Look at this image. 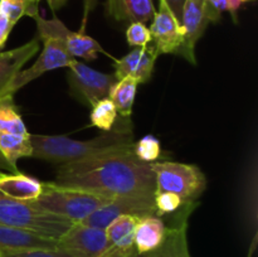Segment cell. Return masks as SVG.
Here are the masks:
<instances>
[{
	"mask_svg": "<svg viewBox=\"0 0 258 257\" xmlns=\"http://www.w3.org/2000/svg\"><path fill=\"white\" fill-rule=\"evenodd\" d=\"M53 183L103 196L155 194V175L150 164L134 155L133 146L58 166Z\"/></svg>",
	"mask_w": 258,
	"mask_h": 257,
	"instance_id": "1",
	"label": "cell"
},
{
	"mask_svg": "<svg viewBox=\"0 0 258 257\" xmlns=\"http://www.w3.org/2000/svg\"><path fill=\"white\" fill-rule=\"evenodd\" d=\"M32 156L49 163L68 164L102 155L111 151L123 150L134 145L131 126L120 125L90 140H75L63 135H30Z\"/></svg>",
	"mask_w": 258,
	"mask_h": 257,
	"instance_id": "2",
	"label": "cell"
},
{
	"mask_svg": "<svg viewBox=\"0 0 258 257\" xmlns=\"http://www.w3.org/2000/svg\"><path fill=\"white\" fill-rule=\"evenodd\" d=\"M111 199V197L95 191L60 186L53 181H48L43 183L42 194L30 203L42 211L78 223L108 203Z\"/></svg>",
	"mask_w": 258,
	"mask_h": 257,
	"instance_id": "3",
	"label": "cell"
},
{
	"mask_svg": "<svg viewBox=\"0 0 258 257\" xmlns=\"http://www.w3.org/2000/svg\"><path fill=\"white\" fill-rule=\"evenodd\" d=\"M0 224L58 239L75 223L67 218L42 211L30 202H20L0 193Z\"/></svg>",
	"mask_w": 258,
	"mask_h": 257,
	"instance_id": "4",
	"label": "cell"
},
{
	"mask_svg": "<svg viewBox=\"0 0 258 257\" xmlns=\"http://www.w3.org/2000/svg\"><path fill=\"white\" fill-rule=\"evenodd\" d=\"M150 166L155 175V191H173L188 203L197 202L206 190L207 178L197 165L164 160Z\"/></svg>",
	"mask_w": 258,
	"mask_h": 257,
	"instance_id": "5",
	"label": "cell"
},
{
	"mask_svg": "<svg viewBox=\"0 0 258 257\" xmlns=\"http://www.w3.org/2000/svg\"><path fill=\"white\" fill-rule=\"evenodd\" d=\"M33 19L35 20V24H37L38 38H55L62 43L66 50L73 58L78 57L83 58L85 60H95L98 53L108 55V53L103 49L102 45L97 40L85 34V30L81 29L80 32H72L55 15H53L52 19H45V18L40 17L38 13L35 17H33Z\"/></svg>",
	"mask_w": 258,
	"mask_h": 257,
	"instance_id": "6",
	"label": "cell"
},
{
	"mask_svg": "<svg viewBox=\"0 0 258 257\" xmlns=\"http://www.w3.org/2000/svg\"><path fill=\"white\" fill-rule=\"evenodd\" d=\"M116 81L113 75L98 72L76 58L68 67L67 82L71 95L91 107L97 101L108 97Z\"/></svg>",
	"mask_w": 258,
	"mask_h": 257,
	"instance_id": "7",
	"label": "cell"
},
{
	"mask_svg": "<svg viewBox=\"0 0 258 257\" xmlns=\"http://www.w3.org/2000/svg\"><path fill=\"white\" fill-rule=\"evenodd\" d=\"M155 194H141V196H121L115 197L108 203L93 212L91 216L83 219L85 226L96 227V228L106 229L108 224L121 216H136L143 217L149 214H155L156 209L154 203Z\"/></svg>",
	"mask_w": 258,
	"mask_h": 257,
	"instance_id": "8",
	"label": "cell"
},
{
	"mask_svg": "<svg viewBox=\"0 0 258 257\" xmlns=\"http://www.w3.org/2000/svg\"><path fill=\"white\" fill-rule=\"evenodd\" d=\"M43 42V49L39 57L28 70L20 71L17 73L14 80L10 83L7 91L8 97L14 96L17 91H19L23 86L28 85L32 81L39 78L43 73L49 71L57 70V68H68L75 58L66 50L62 43L52 37H40L38 38Z\"/></svg>",
	"mask_w": 258,
	"mask_h": 257,
	"instance_id": "9",
	"label": "cell"
},
{
	"mask_svg": "<svg viewBox=\"0 0 258 257\" xmlns=\"http://www.w3.org/2000/svg\"><path fill=\"white\" fill-rule=\"evenodd\" d=\"M211 22L206 0H185L180 20L184 34L183 44L176 54L196 66V45Z\"/></svg>",
	"mask_w": 258,
	"mask_h": 257,
	"instance_id": "10",
	"label": "cell"
},
{
	"mask_svg": "<svg viewBox=\"0 0 258 257\" xmlns=\"http://www.w3.org/2000/svg\"><path fill=\"white\" fill-rule=\"evenodd\" d=\"M107 247L105 229L75 223L60 238L58 248L71 257H100Z\"/></svg>",
	"mask_w": 258,
	"mask_h": 257,
	"instance_id": "11",
	"label": "cell"
},
{
	"mask_svg": "<svg viewBox=\"0 0 258 257\" xmlns=\"http://www.w3.org/2000/svg\"><path fill=\"white\" fill-rule=\"evenodd\" d=\"M198 202H188L179 209L178 214L166 227L165 238L158 248L135 257H190L188 246V219Z\"/></svg>",
	"mask_w": 258,
	"mask_h": 257,
	"instance_id": "12",
	"label": "cell"
},
{
	"mask_svg": "<svg viewBox=\"0 0 258 257\" xmlns=\"http://www.w3.org/2000/svg\"><path fill=\"white\" fill-rule=\"evenodd\" d=\"M149 29L159 54L178 53L183 44V29L165 0H159V10L154 13L153 23Z\"/></svg>",
	"mask_w": 258,
	"mask_h": 257,
	"instance_id": "13",
	"label": "cell"
},
{
	"mask_svg": "<svg viewBox=\"0 0 258 257\" xmlns=\"http://www.w3.org/2000/svg\"><path fill=\"white\" fill-rule=\"evenodd\" d=\"M155 47H136L120 59L115 60V76L116 80L123 77H133L136 82L146 83L151 80L155 62L159 57Z\"/></svg>",
	"mask_w": 258,
	"mask_h": 257,
	"instance_id": "14",
	"label": "cell"
},
{
	"mask_svg": "<svg viewBox=\"0 0 258 257\" xmlns=\"http://www.w3.org/2000/svg\"><path fill=\"white\" fill-rule=\"evenodd\" d=\"M39 42L38 38H34L20 47L0 53V103L13 100L12 97H8V88L17 73L22 71L23 66L37 54Z\"/></svg>",
	"mask_w": 258,
	"mask_h": 257,
	"instance_id": "15",
	"label": "cell"
},
{
	"mask_svg": "<svg viewBox=\"0 0 258 257\" xmlns=\"http://www.w3.org/2000/svg\"><path fill=\"white\" fill-rule=\"evenodd\" d=\"M55 248H58V239L27 229L0 224V252Z\"/></svg>",
	"mask_w": 258,
	"mask_h": 257,
	"instance_id": "16",
	"label": "cell"
},
{
	"mask_svg": "<svg viewBox=\"0 0 258 257\" xmlns=\"http://www.w3.org/2000/svg\"><path fill=\"white\" fill-rule=\"evenodd\" d=\"M139 217L121 216L107 226V248L127 257H135L136 248L134 244V231Z\"/></svg>",
	"mask_w": 258,
	"mask_h": 257,
	"instance_id": "17",
	"label": "cell"
},
{
	"mask_svg": "<svg viewBox=\"0 0 258 257\" xmlns=\"http://www.w3.org/2000/svg\"><path fill=\"white\" fill-rule=\"evenodd\" d=\"M166 233V224L161 217L155 214L139 217L134 231V244L136 253H145L158 248L163 243Z\"/></svg>",
	"mask_w": 258,
	"mask_h": 257,
	"instance_id": "18",
	"label": "cell"
},
{
	"mask_svg": "<svg viewBox=\"0 0 258 257\" xmlns=\"http://www.w3.org/2000/svg\"><path fill=\"white\" fill-rule=\"evenodd\" d=\"M43 183L22 173L0 174V193L20 202H33L42 194Z\"/></svg>",
	"mask_w": 258,
	"mask_h": 257,
	"instance_id": "19",
	"label": "cell"
},
{
	"mask_svg": "<svg viewBox=\"0 0 258 257\" xmlns=\"http://www.w3.org/2000/svg\"><path fill=\"white\" fill-rule=\"evenodd\" d=\"M33 148L29 135H17V134L0 133V156L5 163L19 173L17 168V161L22 158L32 156Z\"/></svg>",
	"mask_w": 258,
	"mask_h": 257,
	"instance_id": "20",
	"label": "cell"
},
{
	"mask_svg": "<svg viewBox=\"0 0 258 257\" xmlns=\"http://www.w3.org/2000/svg\"><path fill=\"white\" fill-rule=\"evenodd\" d=\"M138 86L139 83L133 77H123L116 81L115 85L111 87L108 98L112 101L118 115L123 118H128L131 116Z\"/></svg>",
	"mask_w": 258,
	"mask_h": 257,
	"instance_id": "21",
	"label": "cell"
},
{
	"mask_svg": "<svg viewBox=\"0 0 258 257\" xmlns=\"http://www.w3.org/2000/svg\"><path fill=\"white\" fill-rule=\"evenodd\" d=\"M0 133L29 135L22 116L13 105V100L0 103Z\"/></svg>",
	"mask_w": 258,
	"mask_h": 257,
	"instance_id": "22",
	"label": "cell"
},
{
	"mask_svg": "<svg viewBox=\"0 0 258 257\" xmlns=\"http://www.w3.org/2000/svg\"><path fill=\"white\" fill-rule=\"evenodd\" d=\"M117 111L108 97L97 101L91 111V125L102 131H110L117 120Z\"/></svg>",
	"mask_w": 258,
	"mask_h": 257,
	"instance_id": "23",
	"label": "cell"
},
{
	"mask_svg": "<svg viewBox=\"0 0 258 257\" xmlns=\"http://www.w3.org/2000/svg\"><path fill=\"white\" fill-rule=\"evenodd\" d=\"M121 10L123 19L144 24L153 19L155 13L153 0H121Z\"/></svg>",
	"mask_w": 258,
	"mask_h": 257,
	"instance_id": "24",
	"label": "cell"
},
{
	"mask_svg": "<svg viewBox=\"0 0 258 257\" xmlns=\"http://www.w3.org/2000/svg\"><path fill=\"white\" fill-rule=\"evenodd\" d=\"M0 12L13 23L17 24L24 15L33 18L38 14V4L32 0H2Z\"/></svg>",
	"mask_w": 258,
	"mask_h": 257,
	"instance_id": "25",
	"label": "cell"
},
{
	"mask_svg": "<svg viewBox=\"0 0 258 257\" xmlns=\"http://www.w3.org/2000/svg\"><path fill=\"white\" fill-rule=\"evenodd\" d=\"M134 155L143 163H155L161 155V145L159 139L154 135H145L140 140L134 143Z\"/></svg>",
	"mask_w": 258,
	"mask_h": 257,
	"instance_id": "26",
	"label": "cell"
},
{
	"mask_svg": "<svg viewBox=\"0 0 258 257\" xmlns=\"http://www.w3.org/2000/svg\"><path fill=\"white\" fill-rule=\"evenodd\" d=\"M154 203L158 217L175 213L185 204L183 199L173 191H155Z\"/></svg>",
	"mask_w": 258,
	"mask_h": 257,
	"instance_id": "27",
	"label": "cell"
},
{
	"mask_svg": "<svg viewBox=\"0 0 258 257\" xmlns=\"http://www.w3.org/2000/svg\"><path fill=\"white\" fill-rule=\"evenodd\" d=\"M126 40L131 47H146L153 38L150 29L144 23L134 22L126 29Z\"/></svg>",
	"mask_w": 258,
	"mask_h": 257,
	"instance_id": "28",
	"label": "cell"
},
{
	"mask_svg": "<svg viewBox=\"0 0 258 257\" xmlns=\"http://www.w3.org/2000/svg\"><path fill=\"white\" fill-rule=\"evenodd\" d=\"M206 4L212 22H217L223 12L231 13L234 22H237L236 13L241 7L242 2L241 0H206Z\"/></svg>",
	"mask_w": 258,
	"mask_h": 257,
	"instance_id": "29",
	"label": "cell"
},
{
	"mask_svg": "<svg viewBox=\"0 0 258 257\" xmlns=\"http://www.w3.org/2000/svg\"><path fill=\"white\" fill-rule=\"evenodd\" d=\"M2 257H71L60 248L55 249H24V251L0 252Z\"/></svg>",
	"mask_w": 258,
	"mask_h": 257,
	"instance_id": "30",
	"label": "cell"
},
{
	"mask_svg": "<svg viewBox=\"0 0 258 257\" xmlns=\"http://www.w3.org/2000/svg\"><path fill=\"white\" fill-rule=\"evenodd\" d=\"M13 27H14V24L0 12V48H2L3 45L5 44V42H7Z\"/></svg>",
	"mask_w": 258,
	"mask_h": 257,
	"instance_id": "31",
	"label": "cell"
},
{
	"mask_svg": "<svg viewBox=\"0 0 258 257\" xmlns=\"http://www.w3.org/2000/svg\"><path fill=\"white\" fill-rule=\"evenodd\" d=\"M107 13L117 20H122V10H121V0H107Z\"/></svg>",
	"mask_w": 258,
	"mask_h": 257,
	"instance_id": "32",
	"label": "cell"
},
{
	"mask_svg": "<svg viewBox=\"0 0 258 257\" xmlns=\"http://www.w3.org/2000/svg\"><path fill=\"white\" fill-rule=\"evenodd\" d=\"M166 4L169 5V8L171 9L173 14L175 15L176 19L179 20L180 23L181 20V12H183V7H184V3L185 0H165Z\"/></svg>",
	"mask_w": 258,
	"mask_h": 257,
	"instance_id": "33",
	"label": "cell"
},
{
	"mask_svg": "<svg viewBox=\"0 0 258 257\" xmlns=\"http://www.w3.org/2000/svg\"><path fill=\"white\" fill-rule=\"evenodd\" d=\"M83 3H85V14H83V23H82V28L81 29L85 30V27H86V22H87V17L88 14H90L91 10L95 8L96 3H97V0H83Z\"/></svg>",
	"mask_w": 258,
	"mask_h": 257,
	"instance_id": "34",
	"label": "cell"
},
{
	"mask_svg": "<svg viewBox=\"0 0 258 257\" xmlns=\"http://www.w3.org/2000/svg\"><path fill=\"white\" fill-rule=\"evenodd\" d=\"M68 0H48V4H49V8L52 9V12H55V10H59L60 8L64 7L67 4Z\"/></svg>",
	"mask_w": 258,
	"mask_h": 257,
	"instance_id": "35",
	"label": "cell"
},
{
	"mask_svg": "<svg viewBox=\"0 0 258 257\" xmlns=\"http://www.w3.org/2000/svg\"><path fill=\"white\" fill-rule=\"evenodd\" d=\"M32 2H34V3H37V4H38V3H39V0H32Z\"/></svg>",
	"mask_w": 258,
	"mask_h": 257,
	"instance_id": "36",
	"label": "cell"
},
{
	"mask_svg": "<svg viewBox=\"0 0 258 257\" xmlns=\"http://www.w3.org/2000/svg\"><path fill=\"white\" fill-rule=\"evenodd\" d=\"M241 2L242 3H243V2H249V0H241ZM252 2H253V0H252Z\"/></svg>",
	"mask_w": 258,
	"mask_h": 257,
	"instance_id": "37",
	"label": "cell"
},
{
	"mask_svg": "<svg viewBox=\"0 0 258 257\" xmlns=\"http://www.w3.org/2000/svg\"><path fill=\"white\" fill-rule=\"evenodd\" d=\"M0 2H2V0H0Z\"/></svg>",
	"mask_w": 258,
	"mask_h": 257,
	"instance_id": "38",
	"label": "cell"
},
{
	"mask_svg": "<svg viewBox=\"0 0 258 257\" xmlns=\"http://www.w3.org/2000/svg\"><path fill=\"white\" fill-rule=\"evenodd\" d=\"M0 174H2V173H0Z\"/></svg>",
	"mask_w": 258,
	"mask_h": 257,
	"instance_id": "39",
	"label": "cell"
},
{
	"mask_svg": "<svg viewBox=\"0 0 258 257\" xmlns=\"http://www.w3.org/2000/svg\"><path fill=\"white\" fill-rule=\"evenodd\" d=\"M0 257H2V256H0Z\"/></svg>",
	"mask_w": 258,
	"mask_h": 257,
	"instance_id": "40",
	"label": "cell"
}]
</instances>
